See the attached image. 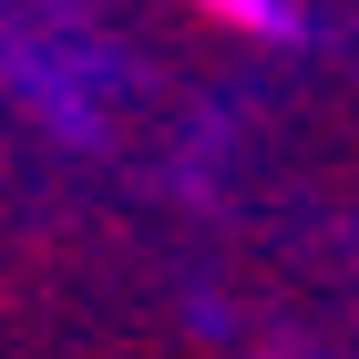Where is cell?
Instances as JSON below:
<instances>
[{
    "label": "cell",
    "instance_id": "cell-1",
    "mask_svg": "<svg viewBox=\"0 0 359 359\" xmlns=\"http://www.w3.org/2000/svg\"><path fill=\"white\" fill-rule=\"evenodd\" d=\"M205 21H226V31H247V41H287L298 31V11L287 0H195Z\"/></svg>",
    "mask_w": 359,
    "mask_h": 359
}]
</instances>
